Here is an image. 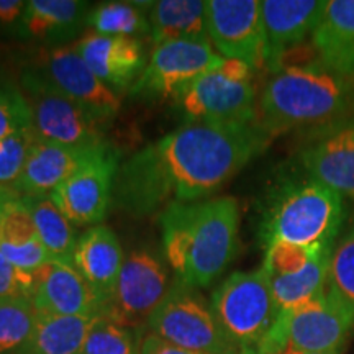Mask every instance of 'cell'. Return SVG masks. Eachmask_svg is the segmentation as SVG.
<instances>
[{"instance_id":"5b68a950","label":"cell","mask_w":354,"mask_h":354,"mask_svg":"<svg viewBox=\"0 0 354 354\" xmlns=\"http://www.w3.org/2000/svg\"><path fill=\"white\" fill-rule=\"evenodd\" d=\"M210 308L240 354H263L281 315L263 268L225 279L212 294Z\"/></svg>"},{"instance_id":"484cf974","label":"cell","mask_w":354,"mask_h":354,"mask_svg":"<svg viewBox=\"0 0 354 354\" xmlns=\"http://www.w3.org/2000/svg\"><path fill=\"white\" fill-rule=\"evenodd\" d=\"M21 198L30 209L39 241L46 250L50 261L73 263L79 236L71 220L57 209L50 196Z\"/></svg>"},{"instance_id":"9c48e42d","label":"cell","mask_w":354,"mask_h":354,"mask_svg":"<svg viewBox=\"0 0 354 354\" xmlns=\"http://www.w3.org/2000/svg\"><path fill=\"white\" fill-rule=\"evenodd\" d=\"M171 286L169 272L161 259L149 251H133L123 261L112 297L102 308L100 317L143 331Z\"/></svg>"},{"instance_id":"83f0119b","label":"cell","mask_w":354,"mask_h":354,"mask_svg":"<svg viewBox=\"0 0 354 354\" xmlns=\"http://www.w3.org/2000/svg\"><path fill=\"white\" fill-rule=\"evenodd\" d=\"M149 2H107L100 3L94 10L88 12L87 24L95 33L105 37H128L151 33L149 17L146 8H151Z\"/></svg>"},{"instance_id":"e0dca14e","label":"cell","mask_w":354,"mask_h":354,"mask_svg":"<svg viewBox=\"0 0 354 354\" xmlns=\"http://www.w3.org/2000/svg\"><path fill=\"white\" fill-rule=\"evenodd\" d=\"M33 305L38 313L59 317H99L102 305L74 263L48 261L37 272Z\"/></svg>"},{"instance_id":"ffe728a7","label":"cell","mask_w":354,"mask_h":354,"mask_svg":"<svg viewBox=\"0 0 354 354\" xmlns=\"http://www.w3.org/2000/svg\"><path fill=\"white\" fill-rule=\"evenodd\" d=\"M123 261L122 243L105 225H95L79 236L73 263L94 290L102 308L112 297Z\"/></svg>"},{"instance_id":"836d02e7","label":"cell","mask_w":354,"mask_h":354,"mask_svg":"<svg viewBox=\"0 0 354 354\" xmlns=\"http://www.w3.org/2000/svg\"><path fill=\"white\" fill-rule=\"evenodd\" d=\"M32 128V110L20 87L0 84V140Z\"/></svg>"},{"instance_id":"6da1fadb","label":"cell","mask_w":354,"mask_h":354,"mask_svg":"<svg viewBox=\"0 0 354 354\" xmlns=\"http://www.w3.org/2000/svg\"><path fill=\"white\" fill-rule=\"evenodd\" d=\"M269 140L258 122H187L120 165L112 202L133 215L198 202L263 153Z\"/></svg>"},{"instance_id":"603a6c76","label":"cell","mask_w":354,"mask_h":354,"mask_svg":"<svg viewBox=\"0 0 354 354\" xmlns=\"http://www.w3.org/2000/svg\"><path fill=\"white\" fill-rule=\"evenodd\" d=\"M149 12L154 46L180 39H209L203 0H159Z\"/></svg>"},{"instance_id":"2e32d148","label":"cell","mask_w":354,"mask_h":354,"mask_svg":"<svg viewBox=\"0 0 354 354\" xmlns=\"http://www.w3.org/2000/svg\"><path fill=\"white\" fill-rule=\"evenodd\" d=\"M307 176L354 201V120L325 127L300 153Z\"/></svg>"},{"instance_id":"4dcf8cb0","label":"cell","mask_w":354,"mask_h":354,"mask_svg":"<svg viewBox=\"0 0 354 354\" xmlns=\"http://www.w3.org/2000/svg\"><path fill=\"white\" fill-rule=\"evenodd\" d=\"M326 290L354 310V230L331 251Z\"/></svg>"},{"instance_id":"d590c367","label":"cell","mask_w":354,"mask_h":354,"mask_svg":"<svg viewBox=\"0 0 354 354\" xmlns=\"http://www.w3.org/2000/svg\"><path fill=\"white\" fill-rule=\"evenodd\" d=\"M140 354H205L198 351H190V349L176 346L159 336L149 333L146 335L141 342V353Z\"/></svg>"},{"instance_id":"3957f363","label":"cell","mask_w":354,"mask_h":354,"mask_svg":"<svg viewBox=\"0 0 354 354\" xmlns=\"http://www.w3.org/2000/svg\"><path fill=\"white\" fill-rule=\"evenodd\" d=\"M159 223L167 263L194 289L209 287L238 253L240 207L233 197L172 203Z\"/></svg>"},{"instance_id":"7a4b0ae2","label":"cell","mask_w":354,"mask_h":354,"mask_svg":"<svg viewBox=\"0 0 354 354\" xmlns=\"http://www.w3.org/2000/svg\"><path fill=\"white\" fill-rule=\"evenodd\" d=\"M258 100V125L269 138L343 120L354 102V82L325 68L313 46H299L279 59Z\"/></svg>"},{"instance_id":"5bb4252c","label":"cell","mask_w":354,"mask_h":354,"mask_svg":"<svg viewBox=\"0 0 354 354\" xmlns=\"http://www.w3.org/2000/svg\"><path fill=\"white\" fill-rule=\"evenodd\" d=\"M328 2L323 0H264L261 2L264 30V64L269 71L279 59L302 46L320 25Z\"/></svg>"},{"instance_id":"30bf717a","label":"cell","mask_w":354,"mask_h":354,"mask_svg":"<svg viewBox=\"0 0 354 354\" xmlns=\"http://www.w3.org/2000/svg\"><path fill=\"white\" fill-rule=\"evenodd\" d=\"M225 57L214 51L210 39H180L154 46L131 95L148 99L179 97L203 74L218 69Z\"/></svg>"},{"instance_id":"277c9868","label":"cell","mask_w":354,"mask_h":354,"mask_svg":"<svg viewBox=\"0 0 354 354\" xmlns=\"http://www.w3.org/2000/svg\"><path fill=\"white\" fill-rule=\"evenodd\" d=\"M346 215L343 197L312 177L282 185L266 215V246L282 241L304 248H333Z\"/></svg>"},{"instance_id":"f35d334b","label":"cell","mask_w":354,"mask_h":354,"mask_svg":"<svg viewBox=\"0 0 354 354\" xmlns=\"http://www.w3.org/2000/svg\"><path fill=\"white\" fill-rule=\"evenodd\" d=\"M7 192H8V190H0V203H2V198H3V196H6Z\"/></svg>"},{"instance_id":"d6986e66","label":"cell","mask_w":354,"mask_h":354,"mask_svg":"<svg viewBox=\"0 0 354 354\" xmlns=\"http://www.w3.org/2000/svg\"><path fill=\"white\" fill-rule=\"evenodd\" d=\"M99 145L63 146L37 141L10 190L19 197L51 196L53 190L74 174Z\"/></svg>"},{"instance_id":"ba28073f","label":"cell","mask_w":354,"mask_h":354,"mask_svg":"<svg viewBox=\"0 0 354 354\" xmlns=\"http://www.w3.org/2000/svg\"><path fill=\"white\" fill-rule=\"evenodd\" d=\"M176 346L205 354H240L197 289L174 281L146 325Z\"/></svg>"},{"instance_id":"74e56055","label":"cell","mask_w":354,"mask_h":354,"mask_svg":"<svg viewBox=\"0 0 354 354\" xmlns=\"http://www.w3.org/2000/svg\"><path fill=\"white\" fill-rule=\"evenodd\" d=\"M310 354H339V349H336V351H326V353H310Z\"/></svg>"},{"instance_id":"7c38bea8","label":"cell","mask_w":354,"mask_h":354,"mask_svg":"<svg viewBox=\"0 0 354 354\" xmlns=\"http://www.w3.org/2000/svg\"><path fill=\"white\" fill-rule=\"evenodd\" d=\"M207 33L225 59L254 71L266 66L259 0H207Z\"/></svg>"},{"instance_id":"cb8c5ba5","label":"cell","mask_w":354,"mask_h":354,"mask_svg":"<svg viewBox=\"0 0 354 354\" xmlns=\"http://www.w3.org/2000/svg\"><path fill=\"white\" fill-rule=\"evenodd\" d=\"M95 318L38 313L32 335L17 354H81Z\"/></svg>"},{"instance_id":"8fae6325","label":"cell","mask_w":354,"mask_h":354,"mask_svg":"<svg viewBox=\"0 0 354 354\" xmlns=\"http://www.w3.org/2000/svg\"><path fill=\"white\" fill-rule=\"evenodd\" d=\"M118 167L120 153L104 141L50 197L73 225H102L113 201Z\"/></svg>"},{"instance_id":"e575fe53","label":"cell","mask_w":354,"mask_h":354,"mask_svg":"<svg viewBox=\"0 0 354 354\" xmlns=\"http://www.w3.org/2000/svg\"><path fill=\"white\" fill-rule=\"evenodd\" d=\"M37 290V274L25 272L0 253V302L32 300Z\"/></svg>"},{"instance_id":"52a82bcc","label":"cell","mask_w":354,"mask_h":354,"mask_svg":"<svg viewBox=\"0 0 354 354\" xmlns=\"http://www.w3.org/2000/svg\"><path fill=\"white\" fill-rule=\"evenodd\" d=\"M253 73L241 61L225 59L218 69L198 77L177 97L187 122L256 123Z\"/></svg>"},{"instance_id":"f546056e","label":"cell","mask_w":354,"mask_h":354,"mask_svg":"<svg viewBox=\"0 0 354 354\" xmlns=\"http://www.w3.org/2000/svg\"><path fill=\"white\" fill-rule=\"evenodd\" d=\"M32 300L0 302V354H17L32 335L37 322Z\"/></svg>"},{"instance_id":"d4e9b609","label":"cell","mask_w":354,"mask_h":354,"mask_svg":"<svg viewBox=\"0 0 354 354\" xmlns=\"http://www.w3.org/2000/svg\"><path fill=\"white\" fill-rule=\"evenodd\" d=\"M87 3L79 0H30L21 21L32 37L61 39L87 20Z\"/></svg>"},{"instance_id":"f1b7e54d","label":"cell","mask_w":354,"mask_h":354,"mask_svg":"<svg viewBox=\"0 0 354 354\" xmlns=\"http://www.w3.org/2000/svg\"><path fill=\"white\" fill-rule=\"evenodd\" d=\"M141 342V331L99 315L88 330L81 354H140Z\"/></svg>"},{"instance_id":"d6a6232c","label":"cell","mask_w":354,"mask_h":354,"mask_svg":"<svg viewBox=\"0 0 354 354\" xmlns=\"http://www.w3.org/2000/svg\"><path fill=\"white\" fill-rule=\"evenodd\" d=\"M32 128L0 140V190H10L24 171L30 149L37 143Z\"/></svg>"},{"instance_id":"1f68e13d","label":"cell","mask_w":354,"mask_h":354,"mask_svg":"<svg viewBox=\"0 0 354 354\" xmlns=\"http://www.w3.org/2000/svg\"><path fill=\"white\" fill-rule=\"evenodd\" d=\"M325 250H330V248H304L282 241L271 243L266 251L263 269L268 277L289 276V274L302 271L310 261Z\"/></svg>"},{"instance_id":"ac0fdd59","label":"cell","mask_w":354,"mask_h":354,"mask_svg":"<svg viewBox=\"0 0 354 354\" xmlns=\"http://www.w3.org/2000/svg\"><path fill=\"white\" fill-rule=\"evenodd\" d=\"M74 50L115 94L135 86L148 64L136 38L105 37L94 32L79 39Z\"/></svg>"},{"instance_id":"44dd1931","label":"cell","mask_w":354,"mask_h":354,"mask_svg":"<svg viewBox=\"0 0 354 354\" xmlns=\"http://www.w3.org/2000/svg\"><path fill=\"white\" fill-rule=\"evenodd\" d=\"M0 253L25 272H37L50 261L30 209L12 190L0 203Z\"/></svg>"},{"instance_id":"4316f807","label":"cell","mask_w":354,"mask_h":354,"mask_svg":"<svg viewBox=\"0 0 354 354\" xmlns=\"http://www.w3.org/2000/svg\"><path fill=\"white\" fill-rule=\"evenodd\" d=\"M333 248L325 250L313 258L302 271L289 276L269 277V284L279 312H294L308 300L315 299L326 290L328 261Z\"/></svg>"},{"instance_id":"8992f818","label":"cell","mask_w":354,"mask_h":354,"mask_svg":"<svg viewBox=\"0 0 354 354\" xmlns=\"http://www.w3.org/2000/svg\"><path fill=\"white\" fill-rule=\"evenodd\" d=\"M20 88L32 110V130L38 141L63 146L104 143L110 120L69 99L39 71L24 73Z\"/></svg>"},{"instance_id":"8d00e7d4","label":"cell","mask_w":354,"mask_h":354,"mask_svg":"<svg viewBox=\"0 0 354 354\" xmlns=\"http://www.w3.org/2000/svg\"><path fill=\"white\" fill-rule=\"evenodd\" d=\"M26 2L24 0H0V24L12 25L24 17Z\"/></svg>"},{"instance_id":"4fadbf2b","label":"cell","mask_w":354,"mask_h":354,"mask_svg":"<svg viewBox=\"0 0 354 354\" xmlns=\"http://www.w3.org/2000/svg\"><path fill=\"white\" fill-rule=\"evenodd\" d=\"M353 328L354 310L325 290L290 312L289 346L284 354L336 351Z\"/></svg>"},{"instance_id":"7402d4cb","label":"cell","mask_w":354,"mask_h":354,"mask_svg":"<svg viewBox=\"0 0 354 354\" xmlns=\"http://www.w3.org/2000/svg\"><path fill=\"white\" fill-rule=\"evenodd\" d=\"M312 46L325 68L354 82V0L328 2Z\"/></svg>"},{"instance_id":"9a60e30c","label":"cell","mask_w":354,"mask_h":354,"mask_svg":"<svg viewBox=\"0 0 354 354\" xmlns=\"http://www.w3.org/2000/svg\"><path fill=\"white\" fill-rule=\"evenodd\" d=\"M39 73L69 99L107 120H112L120 110L118 94L92 73L74 48L61 46L44 53Z\"/></svg>"}]
</instances>
